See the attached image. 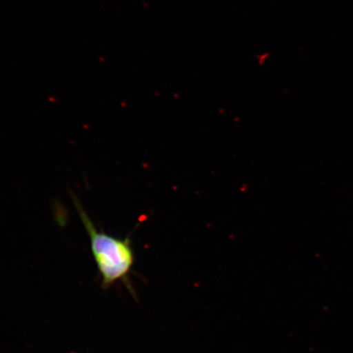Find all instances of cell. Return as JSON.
Segmentation results:
<instances>
[{
  "label": "cell",
  "mask_w": 353,
  "mask_h": 353,
  "mask_svg": "<svg viewBox=\"0 0 353 353\" xmlns=\"http://www.w3.org/2000/svg\"><path fill=\"white\" fill-rule=\"evenodd\" d=\"M73 199L79 217L90 237L92 253L103 278V285L108 287L123 279L130 272L134 261L131 241L129 238L121 239L103 230H98L77 197Z\"/></svg>",
  "instance_id": "6da1fadb"
}]
</instances>
